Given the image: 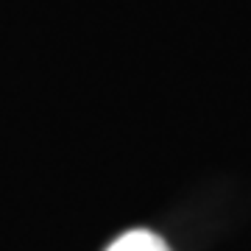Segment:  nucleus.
I'll list each match as a JSON object with an SVG mask.
<instances>
[{"mask_svg":"<svg viewBox=\"0 0 251 251\" xmlns=\"http://www.w3.org/2000/svg\"><path fill=\"white\" fill-rule=\"evenodd\" d=\"M106 251H171V246L151 229H131L106 246Z\"/></svg>","mask_w":251,"mask_h":251,"instance_id":"nucleus-1","label":"nucleus"}]
</instances>
